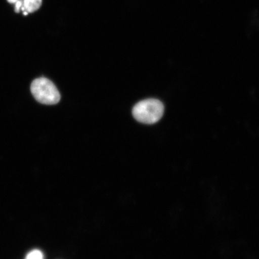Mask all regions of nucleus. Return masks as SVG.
I'll return each instance as SVG.
<instances>
[{
  "instance_id": "obj_1",
  "label": "nucleus",
  "mask_w": 259,
  "mask_h": 259,
  "mask_svg": "<svg viewBox=\"0 0 259 259\" xmlns=\"http://www.w3.org/2000/svg\"><path fill=\"white\" fill-rule=\"evenodd\" d=\"M164 106L159 100L151 99L139 102L133 109L132 113L137 120L146 124H153L162 118Z\"/></svg>"
},
{
  "instance_id": "obj_2",
  "label": "nucleus",
  "mask_w": 259,
  "mask_h": 259,
  "mask_svg": "<svg viewBox=\"0 0 259 259\" xmlns=\"http://www.w3.org/2000/svg\"><path fill=\"white\" fill-rule=\"evenodd\" d=\"M31 92L35 100L41 104L56 105L61 96L53 82L45 77L35 79L31 85Z\"/></svg>"
},
{
  "instance_id": "obj_3",
  "label": "nucleus",
  "mask_w": 259,
  "mask_h": 259,
  "mask_svg": "<svg viewBox=\"0 0 259 259\" xmlns=\"http://www.w3.org/2000/svg\"><path fill=\"white\" fill-rule=\"evenodd\" d=\"M12 6L16 14L24 16L34 14L39 11L44 4V0H6Z\"/></svg>"
},
{
  "instance_id": "obj_4",
  "label": "nucleus",
  "mask_w": 259,
  "mask_h": 259,
  "mask_svg": "<svg viewBox=\"0 0 259 259\" xmlns=\"http://www.w3.org/2000/svg\"><path fill=\"white\" fill-rule=\"evenodd\" d=\"M44 254L39 250H33L29 252L25 259H44Z\"/></svg>"
}]
</instances>
